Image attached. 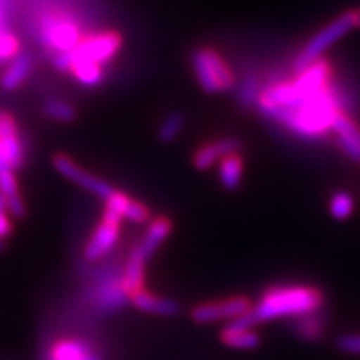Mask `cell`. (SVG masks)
<instances>
[{"label":"cell","instance_id":"10","mask_svg":"<svg viewBox=\"0 0 360 360\" xmlns=\"http://www.w3.org/2000/svg\"><path fill=\"white\" fill-rule=\"evenodd\" d=\"M42 40L49 47L57 52H72L80 44V32L72 22L58 19V17H47L40 27Z\"/></svg>","mask_w":360,"mask_h":360},{"label":"cell","instance_id":"37","mask_svg":"<svg viewBox=\"0 0 360 360\" xmlns=\"http://www.w3.org/2000/svg\"><path fill=\"white\" fill-rule=\"evenodd\" d=\"M0 29H2V25H0Z\"/></svg>","mask_w":360,"mask_h":360},{"label":"cell","instance_id":"4","mask_svg":"<svg viewBox=\"0 0 360 360\" xmlns=\"http://www.w3.org/2000/svg\"><path fill=\"white\" fill-rule=\"evenodd\" d=\"M352 29H355L354 11H347L337 17L335 20H332L330 24H327L323 29L319 30L317 34H314L312 37L309 39V42L300 49L299 53H297L294 62H292V70H294V74H300V72L309 69L314 62L321 60L323 53H326L332 45L339 42L342 37H345Z\"/></svg>","mask_w":360,"mask_h":360},{"label":"cell","instance_id":"3","mask_svg":"<svg viewBox=\"0 0 360 360\" xmlns=\"http://www.w3.org/2000/svg\"><path fill=\"white\" fill-rule=\"evenodd\" d=\"M172 232V222L165 217L155 219L154 222L148 225V231L135 249L130 254L122 274V283L125 292H129V297H132L146 289L143 287V278H146V264L147 260L155 254L157 249L162 245Z\"/></svg>","mask_w":360,"mask_h":360},{"label":"cell","instance_id":"30","mask_svg":"<svg viewBox=\"0 0 360 360\" xmlns=\"http://www.w3.org/2000/svg\"><path fill=\"white\" fill-rule=\"evenodd\" d=\"M7 210H8V212H11L15 219L25 217V205H24V200L20 199L19 193H15V195L7 197Z\"/></svg>","mask_w":360,"mask_h":360},{"label":"cell","instance_id":"26","mask_svg":"<svg viewBox=\"0 0 360 360\" xmlns=\"http://www.w3.org/2000/svg\"><path fill=\"white\" fill-rule=\"evenodd\" d=\"M17 49H19L17 39L12 34H8L7 30L0 29V62L15 57Z\"/></svg>","mask_w":360,"mask_h":360},{"label":"cell","instance_id":"36","mask_svg":"<svg viewBox=\"0 0 360 360\" xmlns=\"http://www.w3.org/2000/svg\"><path fill=\"white\" fill-rule=\"evenodd\" d=\"M6 249V244H4V240H0V252Z\"/></svg>","mask_w":360,"mask_h":360},{"label":"cell","instance_id":"25","mask_svg":"<svg viewBox=\"0 0 360 360\" xmlns=\"http://www.w3.org/2000/svg\"><path fill=\"white\" fill-rule=\"evenodd\" d=\"M44 114L49 119L60 120V122H72L77 117V110L70 103L58 101V98H51V101L44 103Z\"/></svg>","mask_w":360,"mask_h":360},{"label":"cell","instance_id":"24","mask_svg":"<svg viewBox=\"0 0 360 360\" xmlns=\"http://www.w3.org/2000/svg\"><path fill=\"white\" fill-rule=\"evenodd\" d=\"M328 209H330V215L335 220H347L352 217V214H354L355 200L349 192L339 191L330 197Z\"/></svg>","mask_w":360,"mask_h":360},{"label":"cell","instance_id":"22","mask_svg":"<svg viewBox=\"0 0 360 360\" xmlns=\"http://www.w3.org/2000/svg\"><path fill=\"white\" fill-rule=\"evenodd\" d=\"M70 70L72 74L75 75V79H77L80 84L87 85V87H94V85L102 82V77H103L102 67L98 64H94V62L75 60L72 62Z\"/></svg>","mask_w":360,"mask_h":360},{"label":"cell","instance_id":"29","mask_svg":"<svg viewBox=\"0 0 360 360\" xmlns=\"http://www.w3.org/2000/svg\"><path fill=\"white\" fill-rule=\"evenodd\" d=\"M0 192L6 193L7 197L19 193L15 175H13L12 170H4V172H0Z\"/></svg>","mask_w":360,"mask_h":360},{"label":"cell","instance_id":"28","mask_svg":"<svg viewBox=\"0 0 360 360\" xmlns=\"http://www.w3.org/2000/svg\"><path fill=\"white\" fill-rule=\"evenodd\" d=\"M148 209L146 205H142L141 202L137 200H130L129 205H127V210H125V219L132 220L135 224H143L148 220Z\"/></svg>","mask_w":360,"mask_h":360},{"label":"cell","instance_id":"6","mask_svg":"<svg viewBox=\"0 0 360 360\" xmlns=\"http://www.w3.org/2000/svg\"><path fill=\"white\" fill-rule=\"evenodd\" d=\"M254 302L245 295H232L227 299L209 300L193 305L191 317L195 323H215L222 321H236L247 312H250Z\"/></svg>","mask_w":360,"mask_h":360},{"label":"cell","instance_id":"7","mask_svg":"<svg viewBox=\"0 0 360 360\" xmlns=\"http://www.w3.org/2000/svg\"><path fill=\"white\" fill-rule=\"evenodd\" d=\"M120 45H122V39H120V35L115 32L92 35V37L80 40L77 47L70 52L72 62L89 60L101 65L115 56L117 51L120 49Z\"/></svg>","mask_w":360,"mask_h":360},{"label":"cell","instance_id":"18","mask_svg":"<svg viewBox=\"0 0 360 360\" xmlns=\"http://www.w3.org/2000/svg\"><path fill=\"white\" fill-rule=\"evenodd\" d=\"M135 307L142 312L147 314H154V315H175L179 314L180 305L179 302H175L172 299H167V297H160L152 294L148 290H141L137 292L132 299H130Z\"/></svg>","mask_w":360,"mask_h":360},{"label":"cell","instance_id":"19","mask_svg":"<svg viewBox=\"0 0 360 360\" xmlns=\"http://www.w3.org/2000/svg\"><path fill=\"white\" fill-rule=\"evenodd\" d=\"M244 175V159L240 154L224 157L219 165V179L225 191H237Z\"/></svg>","mask_w":360,"mask_h":360},{"label":"cell","instance_id":"34","mask_svg":"<svg viewBox=\"0 0 360 360\" xmlns=\"http://www.w3.org/2000/svg\"><path fill=\"white\" fill-rule=\"evenodd\" d=\"M7 212V195L4 192H0V214Z\"/></svg>","mask_w":360,"mask_h":360},{"label":"cell","instance_id":"5","mask_svg":"<svg viewBox=\"0 0 360 360\" xmlns=\"http://www.w3.org/2000/svg\"><path fill=\"white\" fill-rule=\"evenodd\" d=\"M192 70L197 82L207 94H220L232 90L236 85V75L219 52L212 49H197L191 56Z\"/></svg>","mask_w":360,"mask_h":360},{"label":"cell","instance_id":"15","mask_svg":"<svg viewBox=\"0 0 360 360\" xmlns=\"http://www.w3.org/2000/svg\"><path fill=\"white\" fill-rule=\"evenodd\" d=\"M262 89V79H260L257 69L247 67L244 74L240 75V80H237L236 85H233L238 107H240L242 110H250L254 109V107H257V101Z\"/></svg>","mask_w":360,"mask_h":360},{"label":"cell","instance_id":"27","mask_svg":"<svg viewBox=\"0 0 360 360\" xmlns=\"http://www.w3.org/2000/svg\"><path fill=\"white\" fill-rule=\"evenodd\" d=\"M337 349L349 355H360V334H342L335 340Z\"/></svg>","mask_w":360,"mask_h":360},{"label":"cell","instance_id":"17","mask_svg":"<svg viewBox=\"0 0 360 360\" xmlns=\"http://www.w3.org/2000/svg\"><path fill=\"white\" fill-rule=\"evenodd\" d=\"M117 238H119V225L102 220V224L96 229L94 236L90 237L87 245H85V259L90 260V262L102 259L103 255L112 250Z\"/></svg>","mask_w":360,"mask_h":360},{"label":"cell","instance_id":"33","mask_svg":"<svg viewBox=\"0 0 360 360\" xmlns=\"http://www.w3.org/2000/svg\"><path fill=\"white\" fill-rule=\"evenodd\" d=\"M4 170H12V169L6 159V154H4L2 146H0V172H4Z\"/></svg>","mask_w":360,"mask_h":360},{"label":"cell","instance_id":"32","mask_svg":"<svg viewBox=\"0 0 360 360\" xmlns=\"http://www.w3.org/2000/svg\"><path fill=\"white\" fill-rule=\"evenodd\" d=\"M12 233V224L6 214H0V240L7 238Z\"/></svg>","mask_w":360,"mask_h":360},{"label":"cell","instance_id":"9","mask_svg":"<svg viewBox=\"0 0 360 360\" xmlns=\"http://www.w3.org/2000/svg\"><path fill=\"white\" fill-rule=\"evenodd\" d=\"M252 310V309H250ZM257 323L254 322L250 312L242 317L225 323L220 330V342L229 349L236 350H254L260 345V335L255 330Z\"/></svg>","mask_w":360,"mask_h":360},{"label":"cell","instance_id":"23","mask_svg":"<svg viewBox=\"0 0 360 360\" xmlns=\"http://www.w3.org/2000/svg\"><path fill=\"white\" fill-rule=\"evenodd\" d=\"M130 199L122 192H114L109 199L105 200V210H103V222L120 225V220L124 219L125 210H127Z\"/></svg>","mask_w":360,"mask_h":360},{"label":"cell","instance_id":"1","mask_svg":"<svg viewBox=\"0 0 360 360\" xmlns=\"http://www.w3.org/2000/svg\"><path fill=\"white\" fill-rule=\"evenodd\" d=\"M326 295L315 285L304 283H277L262 292L252 305L250 315L255 323L272 322L278 319H292L322 310Z\"/></svg>","mask_w":360,"mask_h":360},{"label":"cell","instance_id":"13","mask_svg":"<svg viewBox=\"0 0 360 360\" xmlns=\"http://www.w3.org/2000/svg\"><path fill=\"white\" fill-rule=\"evenodd\" d=\"M332 132L335 134V143L339 150L350 160L360 164V127L359 124L344 112H337L332 122Z\"/></svg>","mask_w":360,"mask_h":360},{"label":"cell","instance_id":"21","mask_svg":"<svg viewBox=\"0 0 360 360\" xmlns=\"http://www.w3.org/2000/svg\"><path fill=\"white\" fill-rule=\"evenodd\" d=\"M186 125V115L180 110H174L164 117L159 130H157V137L162 143H172L179 137L180 132Z\"/></svg>","mask_w":360,"mask_h":360},{"label":"cell","instance_id":"2","mask_svg":"<svg viewBox=\"0 0 360 360\" xmlns=\"http://www.w3.org/2000/svg\"><path fill=\"white\" fill-rule=\"evenodd\" d=\"M39 360H109V354L97 334L69 328L42 335Z\"/></svg>","mask_w":360,"mask_h":360},{"label":"cell","instance_id":"16","mask_svg":"<svg viewBox=\"0 0 360 360\" xmlns=\"http://www.w3.org/2000/svg\"><path fill=\"white\" fill-rule=\"evenodd\" d=\"M0 146L11 169L19 167L24 159V150H22L15 122L8 114H0Z\"/></svg>","mask_w":360,"mask_h":360},{"label":"cell","instance_id":"14","mask_svg":"<svg viewBox=\"0 0 360 360\" xmlns=\"http://www.w3.org/2000/svg\"><path fill=\"white\" fill-rule=\"evenodd\" d=\"M328 319L327 315L319 310L307 315H300L289 321V328L297 339L307 342V344H317L327 334Z\"/></svg>","mask_w":360,"mask_h":360},{"label":"cell","instance_id":"35","mask_svg":"<svg viewBox=\"0 0 360 360\" xmlns=\"http://www.w3.org/2000/svg\"><path fill=\"white\" fill-rule=\"evenodd\" d=\"M354 19H355V29H360V7L354 11Z\"/></svg>","mask_w":360,"mask_h":360},{"label":"cell","instance_id":"20","mask_svg":"<svg viewBox=\"0 0 360 360\" xmlns=\"http://www.w3.org/2000/svg\"><path fill=\"white\" fill-rule=\"evenodd\" d=\"M30 67H32V58L29 53H17L12 58L11 65L7 67V70L2 75V87L6 90H13L19 85L24 84V80L29 75Z\"/></svg>","mask_w":360,"mask_h":360},{"label":"cell","instance_id":"12","mask_svg":"<svg viewBox=\"0 0 360 360\" xmlns=\"http://www.w3.org/2000/svg\"><path fill=\"white\" fill-rule=\"evenodd\" d=\"M242 141L236 135L215 139L212 142H207L197 148L192 157V164L197 170H209L214 167L219 160L232 154H240Z\"/></svg>","mask_w":360,"mask_h":360},{"label":"cell","instance_id":"31","mask_svg":"<svg viewBox=\"0 0 360 360\" xmlns=\"http://www.w3.org/2000/svg\"><path fill=\"white\" fill-rule=\"evenodd\" d=\"M53 65L57 67L58 70L67 72L72 69V56L70 52H58L56 58H53Z\"/></svg>","mask_w":360,"mask_h":360},{"label":"cell","instance_id":"8","mask_svg":"<svg viewBox=\"0 0 360 360\" xmlns=\"http://www.w3.org/2000/svg\"><path fill=\"white\" fill-rule=\"evenodd\" d=\"M89 302L96 312L103 315L122 310L130 302L127 292L124 289L122 276L117 278L107 277V281H102L89 295Z\"/></svg>","mask_w":360,"mask_h":360},{"label":"cell","instance_id":"11","mask_svg":"<svg viewBox=\"0 0 360 360\" xmlns=\"http://www.w3.org/2000/svg\"><path fill=\"white\" fill-rule=\"evenodd\" d=\"M53 167H56L58 172H60L64 177H67L72 182H75L85 191L96 193V195L102 197V199H109L112 193L115 192V188L110 186V184L103 182V180L94 177L89 172H85L84 169H80L70 157L64 154H58L53 157Z\"/></svg>","mask_w":360,"mask_h":360}]
</instances>
